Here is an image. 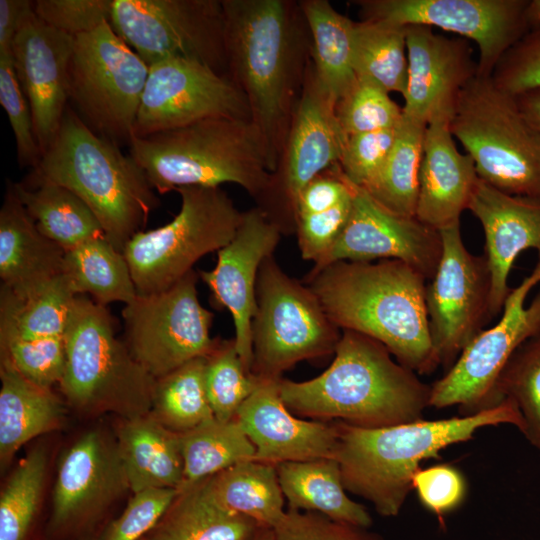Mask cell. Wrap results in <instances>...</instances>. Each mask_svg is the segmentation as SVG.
Masks as SVG:
<instances>
[{
    "mask_svg": "<svg viewBox=\"0 0 540 540\" xmlns=\"http://www.w3.org/2000/svg\"><path fill=\"white\" fill-rule=\"evenodd\" d=\"M336 115L343 132L350 136L396 128L403 111L383 88L357 78L337 102Z\"/></svg>",
    "mask_w": 540,
    "mask_h": 540,
    "instance_id": "ee69618b",
    "label": "cell"
},
{
    "mask_svg": "<svg viewBox=\"0 0 540 540\" xmlns=\"http://www.w3.org/2000/svg\"><path fill=\"white\" fill-rule=\"evenodd\" d=\"M179 436L184 475L178 490L255 457V447L236 417L214 418Z\"/></svg>",
    "mask_w": 540,
    "mask_h": 540,
    "instance_id": "f35d334b",
    "label": "cell"
},
{
    "mask_svg": "<svg viewBox=\"0 0 540 540\" xmlns=\"http://www.w3.org/2000/svg\"><path fill=\"white\" fill-rule=\"evenodd\" d=\"M426 126L403 116L386 161L362 187L375 201L398 215L416 217Z\"/></svg>",
    "mask_w": 540,
    "mask_h": 540,
    "instance_id": "8d00e7d4",
    "label": "cell"
},
{
    "mask_svg": "<svg viewBox=\"0 0 540 540\" xmlns=\"http://www.w3.org/2000/svg\"><path fill=\"white\" fill-rule=\"evenodd\" d=\"M64 339L66 362L59 386L75 411L113 413L121 419L150 414L156 379L117 338L107 306L77 295Z\"/></svg>",
    "mask_w": 540,
    "mask_h": 540,
    "instance_id": "52a82bcc",
    "label": "cell"
},
{
    "mask_svg": "<svg viewBox=\"0 0 540 540\" xmlns=\"http://www.w3.org/2000/svg\"><path fill=\"white\" fill-rule=\"evenodd\" d=\"M115 440L132 493L180 488L184 462L178 433L148 414L121 419Z\"/></svg>",
    "mask_w": 540,
    "mask_h": 540,
    "instance_id": "83f0119b",
    "label": "cell"
},
{
    "mask_svg": "<svg viewBox=\"0 0 540 540\" xmlns=\"http://www.w3.org/2000/svg\"><path fill=\"white\" fill-rule=\"evenodd\" d=\"M468 210L484 231L492 320L502 312L511 291L508 278L517 256L534 249L540 259V200L504 193L479 179Z\"/></svg>",
    "mask_w": 540,
    "mask_h": 540,
    "instance_id": "d4e9b609",
    "label": "cell"
},
{
    "mask_svg": "<svg viewBox=\"0 0 540 540\" xmlns=\"http://www.w3.org/2000/svg\"><path fill=\"white\" fill-rule=\"evenodd\" d=\"M0 103L15 137L18 163L34 168L42 157L29 102L19 84L12 57L0 56Z\"/></svg>",
    "mask_w": 540,
    "mask_h": 540,
    "instance_id": "bcb514c9",
    "label": "cell"
},
{
    "mask_svg": "<svg viewBox=\"0 0 540 540\" xmlns=\"http://www.w3.org/2000/svg\"><path fill=\"white\" fill-rule=\"evenodd\" d=\"M222 5L228 76L246 97L273 173L307 67L302 64L306 21L291 1L222 0Z\"/></svg>",
    "mask_w": 540,
    "mask_h": 540,
    "instance_id": "6da1fadb",
    "label": "cell"
},
{
    "mask_svg": "<svg viewBox=\"0 0 540 540\" xmlns=\"http://www.w3.org/2000/svg\"><path fill=\"white\" fill-rule=\"evenodd\" d=\"M299 6L312 39L315 81L336 105L357 79L353 68L355 22L327 0H303Z\"/></svg>",
    "mask_w": 540,
    "mask_h": 540,
    "instance_id": "1f68e13d",
    "label": "cell"
},
{
    "mask_svg": "<svg viewBox=\"0 0 540 540\" xmlns=\"http://www.w3.org/2000/svg\"><path fill=\"white\" fill-rule=\"evenodd\" d=\"M262 380L250 374L236 348L234 338L217 343L206 356L205 384L214 417L229 421L258 388Z\"/></svg>",
    "mask_w": 540,
    "mask_h": 540,
    "instance_id": "7bdbcfd3",
    "label": "cell"
},
{
    "mask_svg": "<svg viewBox=\"0 0 540 540\" xmlns=\"http://www.w3.org/2000/svg\"><path fill=\"white\" fill-rule=\"evenodd\" d=\"M148 74L149 66L105 22L75 38L69 102L93 131L129 144Z\"/></svg>",
    "mask_w": 540,
    "mask_h": 540,
    "instance_id": "8fae6325",
    "label": "cell"
},
{
    "mask_svg": "<svg viewBox=\"0 0 540 540\" xmlns=\"http://www.w3.org/2000/svg\"><path fill=\"white\" fill-rule=\"evenodd\" d=\"M406 26L382 20L355 22L353 68L358 79L402 96L407 86Z\"/></svg>",
    "mask_w": 540,
    "mask_h": 540,
    "instance_id": "74e56055",
    "label": "cell"
},
{
    "mask_svg": "<svg viewBox=\"0 0 540 540\" xmlns=\"http://www.w3.org/2000/svg\"><path fill=\"white\" fill-rule=\"evenodd\" d=\"M279 381L262 380L236 414L255 447L254 460L277 465L335 458L336 423L294 415L281 398Z\"/></svg>",
    "mask_w": 540,
    "mask_h": 540,
    "instance_id": "cb8c5ba5",
    "label": "cell"
},
{
    "mask_svg": "<svg viewBox=\"0 0 540 540\" xmlns=\"http://www.w3.org/2000/svg\"><path fill=\"white\" fill-rule=\"evenodd\" d=\"M127 490L130 488L116 440L100 430L84 433L58 464L49 536L68 540L89 531Z\"/></svg>",
    "mask_w": 540,
    "mask_h": 540,
    "instance_id": "d6986e66",
    "label": "cell"
},
{
    "mask_svg": "<svg viewBox=\"0 0 540 540\" xmlns=\"http://www.w3.org/2000/svg\"><path fill=\"white\" fill-rule=\"evenodd\" d=\"M179 490L151 488L136 493L124 511L105 529L100 540H139L160 520Z\"/></svg>",
    "mask_w": 540,
    "mask_h": 540,
    "instance_id": "c3c4849f",
    "label": "cell"
},
{
    "mask_svg": "<svg viewBox=\"0 0 540 540\" xmlns=\"http://www.w3.org/2000/svg\"><path fill=\"white\" fill-rule=\"evenodd\" d=\"M0 361L42 387L59 384L66 362L64 337L24 339L0 335Z\"/></svg>",
    "mask_w": 540,
    "mask_h": 540,
    "instance_id": "f6af8a7d",
    "label": "cell"
},
{
    "mask_svg": "<svg viewBox=\"0 0 540 540\" xmlns=\"http://www.w3.org/2000/svg\"><path fill=\"white\" fill-rule=\"evenodd\" d=\"M540 282V259L532 273L511 289L499 321L483 329L462 351L453 366L431 384L430 407L459 406L472 415L497 405V380L514 352L540 330V291L525 300Z\"/></svg>",
    "mask_w": 540,
    "mask_h": 540,
    "instance_id": "5bb4252c",
    "label": "cell"
},
{
    "mask_svg": "<svg viewBox=\"0 0 540 540\" xmlns=\"http://www.w3.org/2000/svg\"><path fill=\"white\" fill-rule=\"evenodd\" d=\"M341 337L329 367L307 381L281 378L280 395L298 417L382 428L424 419L431 385L400 364L377 340L351 330Z\"/></svg>",
    "mask_w": 540,
    "mask_h": 540,
    "instance_id": "3957f363",
    "label": "cell"
},
{
    "mask_svg": "<svg viewBox=\"0 0 540 540\" xmlns=\"http://www.w3.org/2000/svg\"><path fill=\"white\" fill-rule=\"evenodd\" d=\"M12 186L39 231L64 251L106 237L95 214L71 190L51 182H12Z\"/></svg>",
    "mask_w": 540,
    "mask_h": 540,
    "instance_id": "836d02e7",
    "label": "cell"
},
{
    "mask_svg": "<svg viewBox=\"0 0 540 540\" xmlns=\"http://www.w3.org/2000/svg\"><path fill=\"white\" fill-rule=\"evenodd\" d=\"M128 145L130 156L159 194L234 183L258 201L271 181L265 139L248 119H204L132 137Z\"/></svg>",
    "mask_w": 540,
    "mask_h": 540,
    "instance_id": "8992f818",
    "label": "cell"
},
{
    "mask_svg": "<svg viewBox=\"0 0 540 540\" xmlns=\"http://www.w3.org/2000/svg\"><path fill=\"white\" fill-rule=\"evenodd\" d=\"M346 139L336 105L320 89L312 66L307 65L277 168L256 201V207L282 235L295 233L298 195L317 175L339 163Z\"/></svg>",
    "mask_w": 540,
    "mask_h": 540,
    "instance_id": "9a60e30c",
    "label": "cell"
},
{
    "mask_svg": "<svg viewBox=\"0 0 540 540\" xmlns=\"http://www.w3.org/2000/svg\"><path fill=\"white\" fill-rule=\"evenodd\" d=\"M276 470L288 509L315 511L365 528L372 525L367 509L346 494L335 458L283 462Z\"/></svg>",
    "mask_w": 540,
    "mask_h": 540,
    "instance_id": "f546056e",
    "label": "cell"
},
{
    "mask_svg": "<svg viewBox=\"0 0 540 540\" xmlns=\"http://www.w3.org/2000/svg\"><path fill=\"white\" fill-rule=\"evenodd\" d=\"M219 117L251 120L246 97L232 79L194 60L166 59L149 66L133 137Z\"/></svg>",
    "mask_w": 540,
    "mask_h": 540,
    "instance_id": "ac0fdd59",
    "label": "cell"
},
{
    "mask_svg": "<svg viewBox=\"0 0 540 540\" xmlns=\"http://www.w3.org/2000/svg\"><path fill=\"white\" fill-rule=\"evenodd\" d=\"M46 473L42 447L32 449L14 468L0 494V540H31Z\"/></svg>",
    "mask_w": 540,
    "mask_h": 540,
    "instance_id": "60d3db41",
    "label": "cell"
},
{
    "mask_svg": "<svg viewBox=\"0 0 540 540\" xmlns=\"http://www.w3.org/2000/svg\"><path fill=\"white\" fill-rule=\"evenodd\" d=\"M0 379V464L3 470L23 445L61 426L64 407L52 388L31 382L5 361H0Z\"/></svg>",
    "mask_w": 540,
    "mask_h": 540,
    "instance_id": "f1b7e54d",
    "label": "cell"
},
{
    "mask_svg": "<svg viewBox=\"0 0 540 540\" xmlns=\"http://www.w3.org/2000/svg\"><path fill=\"white\" fill-rule=\"evenodd\" d=\"M351 189L352 183L344 176L339 164L333 165L302 189L296 200V219L334 207L350 194Z\"/></svg>",
    "mask_w": 540,
    "mask_h": 540,
    "instance_id": "11a10c76",
    "label": "cell"
},
{
    "mask_svg": "<svg viewBox=\"0 0 540 540\" xmlns=\"http://www.w3.org/2000/svg\"><path fill=\"white\" fill-rule=\"evenodd\" d=\"M281 235L279 227L258 207H253L243 212L234 237L217 252L215 267L199 272L214 303L231 313L236 348L250 374L253 360L251 327L256 312L258 273L263 261L273 255Z\"/></svg>",
    "mask_w": 540,
    "mask_h": 540,
    "instance_id": "44dd1931",
    "label": "cell"
},
{
    "mask_svg": "<svg viewBox=\"0 0 540 540\" xmlns=\"http://www.w3.org/2000/svg\"><path fill=\"white\" fill-rule=\"evenodd\" d=\"M29 0H0V56L11 55L13 41L33 11Z\"/></svg>",
    "mask_w": 540,
    "mask_h": 540,
    "instance_id": "9f6ffc18",
    "label": "cell"
},
{
    "mask_svg": "<svg viewBox=\"0 0 540 540\" xmlns=\"http://www.w3.org/2000/svg\"><path fill=\"white\" fill-rule=\"evenodd\" d=\"M450 130L479 179L504 193L540 200V132L491 76L476 74L460 92Z\"/></svg>",
    "mask_w": 540,
    "mask_h": 540,
    "instance_id": "ba28073f",
    "label": "cell"
},
{
    "mask_svg": "<svg viewBox=\"0 0 540 540\" xmlns=\"http://www.w3.org/2000/svg\"><path fill=\"white\" fill-rule=\"evenodd\" d=\"M112 0H37L36 16L50 27L76 38L109 22Z\"/></svg>",
    "mask_w": 540,
    "mask_h": 540,
    "instance_id": "816d5d0a",
    "label": "cell"
},
{
    "mask_svg": "<svg viewBox=\"0 0 540 540\" xmlns=\"http://www.w3.org/2000/svg\"><path fill=\"white\" fill-rule=\"evenodd\" d=\"M398 126L347 136L338 164L351 183L365 187L377 175L393 147Z\"/></svg>",
    "mask_w": 540,
    "mask_h": 540,
    "instance_id": "f907efd6",
    "label": "cell"
},
{
    "mask_svg": "<svg viewBox=\"0 0 540 540\" xmlns=\"http://www.w3.org/2000/svg\"><path fill=\"white\" fill-rule=\"evenodd\" d=\"M206 357L193 359L155 381L152 415L181 434L214 419L205 384Z\"/></svg>",
    "mask_w": 540,
    "mask_h": 540,
    "instance_id": "ab89813d",
    "label": "cell"
},
{
    "mask_svg": "<svg viewBox=\"0 0 540 540\" xmlns=\"http://www.w3.org/2000/svg\"><path fill=\"white\" fill-rule=\"evenodd\" d=\"M202 482L218 504L255 520L260 526L273 528L286 512L274 464L243 461Z\"/></svg>",
    "mask_w": 540,
    "mask_h": 540,
    "instance_id": "e575fe53",
    "label": "cell"
},
{
    "mask_svg": "<svg viewBox=\"0 0 540 540\" xmlns=\"http://www.w3.org/2000/svg\"><path fill=\"white\" fill-rule=\"evenodd\" d=\"M478 181L472 158L455 145L450 118L430 120L424 136L416 218L437 231L460 222Z\"/></svg>",
    "mask_w": 540,
    "mask_h": 540,
    "instance_id": "484cf974",
    "label": "cell"
},
{
    "mask_svg": "<svg viewBox=\"0 0 540 540\" xmlns=\"http://www.w3.org/2000/svg\"><path fill=\"white\" fill-rule=\"evenodd\" d=\"M139 540H148V539L146 538V536H144V537L140 538Z\"/></svg>",
    "mask_w": 540,
    "mask_h": 540,
    "instance_id": "94428289",
    "label": "cell"
},
{
    "mask_svg": "<svg viewBox=\"0 0 540 540\" xmlns=\"http://www.w3.org/2000/svg\"><path fill=\"white\" fill-rule=\"evenodd\" d=\"M272 529L276 540H384L368 528L315 511L288 509Z\"/></svg>",
    "mask_w": 540,
    "mask_h": 540,
    "instance_id": "681fc988",
    "label": "cell"
},
{
    "mask_svg": "<svg viewBox=\"0 0 540 540\" xmlns=\"http://www.w3.org/2000/svg\"><path fill=\"white\" fill-rule=\"evenodd\" d=\"M442 255L426 284L425 302L432 345L446 371L490 321V273L485 255L466 248L460 222L439 231Z\"/></svg>",
    "mask_w": 540,
    "mask_h": 540,
    "instance_id": "2e32d148",
    "label": "cell"
},
{
    "mask_svg": "<svg viewBox=\"0 0 540 540\" xmlns=\"http://www.w3.org/2000/svg\"><path fill=\"white\" fill-rule=\"evenodd\" d=\"M509 399L523 421L522 434L540 454V330L511 356L495 388L496 403Z\"/></svg>",
    "mask_w": 540,
    "mask_h": 540,
    "instance_id": "b9f144b4",
    "label": "cell"
},
{
    "mask_svg": "<svg viewBox=\"0 0 540 540\" xmlns=\"http://www.w3.org/2000/svg\"><path fill=\"white\" fill-rule=\"evenodd\" d=\"M527 0H363V20L400 26L440 28L473 40L479 49L477 74L491 76L495 66L529 30Z\"/></svg>",
    "mask_w": 540,
    "mask_h": 540,
    "instance_id": "e0dca14e",
    "label": "cell"
},
{
    "mask_svg": "<svg viewBox=\"0 0 540 540\" xmlns=\"http://www.w3.org/2000/svg\"><path fill=\"white\" fill-rule=\"evenodd\" d=\"M351 192L334 207L316 214L299 216L295 233L302 259L320 261L344 229L352 207Z\"/></svg>",
    "mask_w": 540,
    "mask_h": 540,
    "instance_id": "f5cc1de1",
    "label": "cell"
},
{
    "mask_svg": "<svg viewBox=\"0 0 540 540\" xmlns=\"http://www.w3.org/2000/svg\"><path fill=\"white\" fill-rule=\"evenodd\" d=\"M76 294L62 274L27 290L0 289V335L64 337Z\"/></svg>",
    "mask_w": 540,
    "mask_h": 540,
    "instance_id": "d6a6232c",
    "label": "cell"
},
{
    "mask_svg": "<svg viewBox=\"0 0 540 540\" xmlns=\"http://www.w3.org/2000/svg\"><path fill=\"white\" fill-rule=\"evenodd\" d=\"M260 525L218 504L202 480L179 490L148 540H250Z\"/></svg>",
    "mask_w": 540,
    "mask_h": 540,
    "instance_id": "4dcf8cb0",
    "label": "cell"
},
{
    "mask_svg": "<svg viewBox=\"0 0 540 540\" xmlns=\"http://www.w3.org/2000/svg\"><path fill=\"white\" fill-rule=\"evenodd\" d=\"M109 24L148 66L182 58L228 75L222 0H112Z\"/></svg>",
    "mask_w": 540,
    "mask_h": 540,
    "instance_id": "7c38bea8",
    "label": "cell"
},
{
    "mask_svg": "<svg viewBox=\"0 0 540 540\" xmlns=\"http://www.w3.org/2000/svg\"><path fill=\"white\" fill-rule=\"evenodd\" d=\"M24 182H51L74 192L95 214L107 240L121 252L143 231L159 205L133 157L93 131L69 106L55 137Z\"/></svg>",
    "mask_w": 540,
    "mask_h": 540,
    "instance_id": "5b68a950",
    "label": "cell"
},
{
    "mask_svg": "<svg viewBox=\"0 0 540 540\" xmlns=\"http://www.w3.org/2000/svg\"><path fill=\"white\" fill-rule=\"evenodd\" d=\"M338 461L346 491L367 501L384 517L397 516L413 490L420 463L440 451L471 440L484 427L509 424L521 433L523 418L511 400L472 415L419 420L382 428H360L334 421Z\"/></svg>",
    "mask_w": 540,
    "mask_h": 540,
    "instance_id": "277c9868",
    "label": "cell"
},
{
    "mask_svg": "<svg viewBox=\"0 0 540 540\" xmlns=\"http://www.w3.org/2000/svg\"><path fill=\"white\" fill-rule=\"evenodd\" d=\"M426 280L407 263L384 259L337 261L310 271L303 282L340 330L377 340L400 364L428 375L440 364L430 337Z\"/></svg>",
    "mask_w": 540,
    "mask_h": 540,
    "instance_id": "7a4b0ae2",
    "label": "cell"
},
{
    "mask_svg": "<svg viewBox=\"0 0 540 540\" xmlns=\"http://www.w3.org/2000/svg\"><path fill=\"white\" fill-rule=\"evenodd\" d=\"M251 333V373L279 380L298 362L334 354L342 331L312 289L289 276L272 255L259 269Z\"/></svg>",
    "mask_w": 540,
    "mask_h": 540,
    "instance_id": "9c48e42d",
    "label": "cell"
},
{
    "mask_svg": "<svg viewBox=\"0 0 540 540\" xmlns=\"http://www.w3.org/2000/svg\"><path fill=\"white\" fill-rule=\"evenodd\" d=\"M491 78L514 97L540 89V27L530 29L505 52Z\"/></svg>",
    "mask_w": 540,
    "mask_h": 540,
    "instance_id": "7dc6e473",
    "label": "cell"
},
{
    "mask_svg": "<svg viewBox=\"0 0 540 540\" xmlns=\"http://www.w3.org/2000/svg\"><path fill=\"white\" fill-rule=\"evenodd\" d=\"M412 485L422 505L440 519L456 509L466 495L463 475L449 464L419 468Z\"/></svg>",
    "mask_w": 540,
    "mask_h": 540,
    "instance_id": "db71d44e",
    "label": "cell"
},
{
    "mask_svg": "<svg viewBox=\"0 0 540 540\" xmlns=\"http://www.w3.org/2000/svg\"><path fill=\"white\" fill-rule=\"evenodd\" d=\"M526 20L530 29L540 27V0H531L528 2Z\"/></svg>",
    "mask_w": 540,
    "mask_h": 540,
    "instance_id": "680465c9",
    "label": "cell"
},
{
    "mask_svg": "<svg viewBox=\"0 0 540 540\" xmlns=\"http://www.w3.org/2000/svg\"><path fill=\"white\" fill-rule=\"evenodd\" d=\"M353 184V183H352ZM440 232L416 217L398 215L353 184L352 207L341 234L311 271L337 261L400 260L430 280L440 262Z\"/></svg>",
    "mask_w": 540,
    "mask_h": 540,
    "instance_id": "ffe728a7",
    "label": "cell"
},
{
    "mask_svg": "<svg viewBox=\"0 0 540 540\" xmlns=\"http://www.w3.org/2000/svg\"><path fill=\"white\" fill-rule=\"evenodd\" d=\"M62 273L76 295H90L104 306L113 302L126 305L138 294L123 252L106 237L65 251Z\"/></svg>",
    "mask_w": 540,
    "mask_h": 540,
    "instance_id": "d590c367",
    "label": "cell"
},
{
    "mask_svg": "<svg viewBox=\"0 0 540 540\" xmlns=\"http://www.w3.org/2000/svg\"><path fill=\"white\" fill-rule=\"evenodd\" d=\"M65 251L44 236L7 181L0 210L1 286L27 290L62 274Z\"/></svg>",
    "mask_w": 540,
    "mask_h": 540,
    "instance_id": "4316f807",
    "label": "cell"
},
{
    "mask_svg": "<svg viewBox=\"0 0 540 540\" xmlns=\"http://www.w3.org/2000/svg\"><path fill=\"white\" fill-rule=\"evenodd\" d=\"M178 214L166 225L136 233L125 245L138 294L164 291L181 280L203 256L234 237L243 212L220 187H183Z\"/></svg>",
    "mask_w": 540,
    "mask_h": 540,
    "instance_id": "30bf717a",
    "label": "cell"
},
{
    "mask_svg": "<svg viewBox=\"0 0 540 540\" xmlns=\"http://www.w3.org/2000/svg\"><path fill=\"white\" fill-rule=\"evenodd\" d=\"M408 59L403 116L423 124L451 119L460 92L477 74L467 39L449 38L433 28L406 26Z\"/></svg>",
    "mask_w": 540,
    "mask_h": 540,
    "instance_id": "603a6c76",
    "label": "cell"
},
{
    "mask_svg": "<svg viewBox=\"0 0 540 540\" xmlns=\"http://www.w3.org/2000/svg\"><path fill=\"white\" fill-rule=\"evenodd\" d=\"M75 38L58 31L32 11L12 45L19 84L29 102L41 152L55 137L68 108L69 65Z\"/></svg>",
    "mask_w": 540,
    "mask_h": 540,
    "instance_id": "7402d4cb",
    "label": "cell"
},
{
    "mask_svg": "<svg viewBox=\"0 0 540 540\" xmlns=\"http://www.w3.org/2000/svg\"><path fill=\"white\" fill-rule=\"evenodd\" d=\"M250 540H276L272 528L260 526Z\"/></svg>",
    "mask_w": 540,
    "mask_h": 540,
    "instance_id": "91938a15",
    "label": "cell"
},
{
    "mask_svg": "<svg viewBox=\"0 0 540 540\" xmlns=\"http://www.w3.org/2000/svg\"><path fill=\"white\" fill-rule=\"evenodd\" d=\"M516 99L524 115L540 132V89L521 94Z\"/></svg>",
    "mask_w": 540,
    "mask_h": 540,
    "instance_id": "6f0895ef",
    "label": "cell"
},
{
    "mask_svg": "<svg viewBox=\"0 0 540 540\" xmlns=\"http://www.w3.org/2000/svg\"><path fill=\"white\" fill-rule=\"evenodd\" d=\"M198 278L192 270L164 291L137 294L122 310L125 343L155 379L208 356L217 343L210 336L214 314L198 298Z\"/></svg>",
    "mask_w": 540,
    "mask_h": 540,
    "instance_id": "4fadbf2b",
    "label": "cell"
}]
</instances>
